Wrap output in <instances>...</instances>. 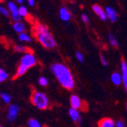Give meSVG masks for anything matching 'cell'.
Here are the masks:
<instances>
[{
  "mask_svg": "<svg viewBox=\"0 0 127 127\" xmlns=\"http://www.w3.org/2000/svg\"><path fill=\"white\" fill-rule=\"evenodd\" d=\"M8 78V72L2 69H0V83L5 82Z\"/></svg>",
  "mask_w": 127,
  "mask_h": 127,
  "instance_id": "603a6c76",
  "label": "cell"
},
{
  "mask_svg": "<svg viewBox=\"0 0 127 127\" xmlns=\"http://www.w3.org/2000/svg\"><path fill=\"white\" fill-rule=\"evenodd\" d=\"M76 59L79 62H84V56L83 55L77 51L76 53Z\"/></svg>",
  "mask_w": 127,
  "mask_h": 127,
  "instance_id": "4316f807",
  "label": "cell"
},
{
  "mask_svg": "<svg viewBox=\"0 0 127 127\" xmlns=\"http://www.w3.org/2000/svg\"><path fill=\"white\" fill-rule=\"evenodd\" d=\"M18 8L17 4H16L14 2H8V9L10 11V14H15V13H18Z\"/></svg>",
  "mask_w": 127,
  "mask_h": 127,
  "instance_id": "2e32d148",
  "label": "cell"
},
{
  "mask_svg": "<svg viewBox=\"0 0 127 127\" xmlns=\"http://www.w3.org/2000/svg\"><path fill=\"white\" fill-rule=\"evenodd\" d=\"M18 38H19V40H20L21 41H22V42H31V41H32L31 37H30L26 32L19 34Z\"/></svg>",
  "mask_w": 127,
  "mask_h": 127,
  "instance_id": "44dd1931",
  "label": "cell"
},
{
  "mask_svg": "<svg viewBox=\"0 0 127 127\" xmlns=\"http://www.w3.org/2000/svg\"><path fill=\"white\" fill-rule=\"evenodd\" d=\"M105 12H106V14H107V18L111 21V22H116L117 21V18H118V14L116 11V10L113 8H111L110 6L107 7L106 9H105Z\"/></svg>",
  "mask_w": 127,
  "mask_h": 127,
  "instance_id": "ba28073f",
  "label": "cell"
},
{
  "mask_svg": "<svg viewBox=\"0 0 127 127\" xmlns=\"http://www.w3.org/2000/svg\"><path fill=\"white\" fill-rule=\"evenodd\" d=\"M36 59L35 56L30 52L25 53L20 60V63L15 74V78L22 76L27 72L29 69L33 67L34 66H36Z\"/></svg>",
  "mask_w": 127,
  "mask_h": 127,
  "instance_id": "7a4b0ae2",
  "label": "cell"
},
{
  "mask_svg": "<svg viewBox=\"0 0 127 127\" xmlns=\"http://www.w3.org/2000/svg\"><path fill=\"white\" fill-rule=\"evenodd\" d=\"M59 16L63 21H68L71 18V14L67 8L62 7L59 10Z\"/></svg>",
  "mask_w": 127,
  "mask_h": 127,
  "instance_id": "30bf717a",
  "label": "cell"
},
{
  "mask_svg": "<svg viewBox=\"0 0 127 127\" xmlns=\"http://www.w3.org/2000/svg\"><path fill=\"white\" fill-rule=\"evenodd\" d=\"M0 98H1L2 101L6 104H10L11 101V96L6 92H2L1 94H0Z\"/></svg>",
  "mask_w": 127,
  "mask_h": 127,
  "instance_id": "ac0fdd59",
  "label": "cell"
},
{
  "mask_svg": "<svg viewBox=\"0 0 127 127\" xmlns=\"http://www.w3.org/2000/svg\"><path fill=\"white\" fill-rule=\"evenodd\" d=\"M48 83H49V81H48V79L45 78V77H40L39 78V85L42 86V87H45L46 85H48Z\"/></svg>",
  "mask_w": 127,
  "mask_h": 127,
  "instance_id": "d4e9b609",
  "label": "cell"
},
{
  "mask_svg": "<svg viewBox=\"0 0 127 127\" xmlns=\"http://www.w3.org/2000/svg\"><path fill=\"white\" fill-rule=\"evenodd\" d=\"M108 40H109V42L111 46H113L114 47L118 46V41L116 39V37H114V35H113L112 34H110L108 35Z\"/></svg>",
  "mask_w": 127,
  "mask_h": 127,
  "instance_id": "7402d4cb",
  "label": "cell"
},
{
  "mask_svg": "<svg viewBox=\"0 0 127 127\" xmlns=\"http://www.w3.org/2000/svg\"><path fill=\"white\" fill-rule=\"evenodd\" d=\"M121 76L123 86L127 94V63L125 61H122L121 62Z\"/></svg>",
  "mask_w": 127,
  "mask_h": 127,
  "instance_id": "52a82bcc",
  "label": "cell"
},
{
  "mask_svg": "<svg viewBox=\"0 0 127 127\" xmlns=\"http://www.w3.org/2000/svg\"><path fill=\"white\" fill-rule=\"evenodd\" d=\"M0 13H1L2 15H4V16H5V17H8L9 15L11 14L10 11L8 9V8H5V7L2 6V5H0Z\"/></svg>",
  "mask_w": 127,
  "mask_h": 127,
  "instance_id": "cb8c5ba5",
  "label": "cell"
},
{
  "mask_svg": "<svg viewBox=\"0 0 127 127\" xmlns=\"http://www.w3.org/2000/svg\"><path fill=\"white\" fill-rule=\"evenodd\" d=\"M92 10H93V11H94L95 14L98 15L99 18H100V19H101V21H106V20L107 19V14H106L105 11H104V10L102 9V8H101L99 5H98V4H95V5H93V6H92Z\"/></svg>",
  "mask_w": 127,
  "mask_h": 127,
  "instance_id": "9c48e42d",
  "label": "cell"
},
{
  "mask_svg": "<svg viewBox=\"0 0 127 127\" xmlns=\"http://www.w3.org/2000/svg\"><path fill=\"white\" fill-rule=\"evenodd\" d=\"M116 127H126V126L123 120H119L116 123Z\"/></svg>",
  "mask_w": 127,
  "mask_h": 127,
  "instance_id": "f546056e",
  "label": "cell"
},
{
  "mask_svg": "<svg viewBox=\"0 0 127 127\" xmlns=\"http://www.w3.org/2000/svg\"><path fill=\"white\" fill-rule=\"evenodd\" d=\"M70 101L71 107H73V108L79 110L82 107V101L77 96V95H75V94L72 95V96L70 97Z\"/></svg>",
  "mask_w": 127,
  "mask_h": 127,
  "instance_id": "7c38bea8",
  "label": "cell"
},
{
  "mask_svg": "<svg viewBox=\"0 0 127 127\" xmlns=\"http://www.w3.org/2000/svg\"><path fill=\"white\" fill-rule=\"evenodd\" d=\"M12 27L16 33H18L19 34L22 33H25L26 30V25L24 22L22 21H18V22H14L12 24Z\"/></svg>",
  "mask_w": 127,
  "mask_h": 127,
  "instance_id": "8fae6325",
  "label": "cell"
},
{
  "mask_svg": "<svg viewBox=\"0 0 127 127\" xmlns=\"http://www.w3.org/2000/svg\"><path fill=\"white\" fill-rule=\"evenodd\" d=\"M11 18L14 21V22H18V21H21V16L19 14V13H15V14H11Z\"/></svg>",
  "mask_w": 127,
  "mask_h": 127,
  "instance_id": "484cf974",
  "label": "cell"
},
{
  "mask_svg": "<svg viewBox=\"0 0 127 127\" xmlns=\"http://www.w3.org/2000/svg\"><path fill=\"white\" fill-rule=\"evenodd\" d=\"M111 82L115 85H120L122 82V76L118 72H114L110 76Z\"/></svg>",
  "mask_w": 127,
  "mask_h": 127,
  "instance_id": "9a60e30c",
  "label": "cell"
},
{
  "mask_svg": "<svg viewBox=\"0 0 127 127\" xmlns=\"http://www.w3.org/2000/svg\"><path fill=\"white\" fill-rule=\"evenodd\" d=\"M35 0H28L27 1V4L30 6V7H33L35 5Z\"/></svg>",
  "mask_w": 127,
  "mask_h": 127,
  "instance_id": "4dcf8cb0",
  "label": "cell"
},
{
  "mask_svg": "<svg viewBox=\"0 0 127 127\" xmlns=\"http://www.w3.org/2000/svg\"><path fill=\"white\" fill-rule=\"evenodd\" d=\"M28 127H43L41 123L36 119H30L27 122Z\"/></svg>",
  "mask_w": 127,
  "mask_h": 127,
  "instance_id": "d6986e66",
  "label": "cell"
},
{
  "mask_svg": "<svg viewBox=\"0 0 127 127\" xmlns=\"http://www.w3.org/2000/svg\"><path fill=\"white\" fill-rule=\"evenodd\" d=\"M81 19L84 23H88L89 22V17H88V15L86 14H83L81 15Z\"/></svg>",
  "mask_w": 127,
  "mask_h": 127,
  "instance_id": "f1b7e54d",
  "label": "cell"
},
{
  "mask_svg": "<svg viewBox=\"0 0 127 127\" xmlns=\"http://www.w3.org/2000/svg\"><path fill=\"white\" fill-rule=\"evenodd\" d=\"M99 127H116L115 122L110 118H104L98 123Z\"/></svg>",
  "mask_w": 127,
  "mask_h": 127,
  "instance_id": "4fadbf2b",
  "label": "cell"
},
{
  "mask_svg": "<svg viewBox=\"0 0 127 127\" xmlns=\"http://www.w3.org/2000/svg\"><path fill=\"white\" fill-rule=\"evenodd\" d=\"M51 71L56 77L58 82L66 89L71 90L74 88V80L70 70L62 63H54L51 66Z\"/></svg>",
  "mask_w": 127,
  "mask_h": 127,
  "instance_id": "6da1fadb",
  "label": "cell"
},
{
  "mask_svg": "<svg viewBox=\"0 0 127 127\" xmlns=\"http://www.w3.org/2000/svg\"><path fill=\"white\" fill-rule=\"evenodd\" d=\"M100 59H101V64L104 66H107V64H108V62H107V60L106 59V57L104 56V55H101L100 56Z\"/></svg>",
  "mask_w": 127,
  "mask_h": 127,
  "instance_id": "83f0119b",
  "label": "cell"
},
{
  "mask_svg": "<svg viewBox=\"0 0 127 127\" xmlns=\"http://www.w3.org/2000/svg\"><path fill=\"white\" fill-rule=\"evenodd\" d=\"M20 111V107L17 104H10L8 109V114L7 119L8 121L10 123H13L16 119H17L18 114Z\"/></svg>",
  "mask_w": 127,
  "mask_h": 127,
  "instance_id": "5b68a950",
  "label": "cell"
},
{
  "mask_svg": "<svg viewBox=\"0 0 127 127\" xmlns=\"http://www.w3.org/2000/svg\"><path fill=\"white\" fill-rule=\"evenodd\" d=\"M68 114L69 116L70 117V119L74 122L78 123L79 125H80L82 123V118L80 116V114H79V110L77 109L70 107L68 110Z\"/></svg>",
  "mask_w": 127,
  "mask_h": 127,
  "instance_id": "8992f818",
  "label": "cell"
},
{
  "mask_svg": "<svg viewBox=\"0 0 127 127\" xmlns=\"http://www.w3.org/2000/svg\"><path fill=\"white\" fill-rule=\"evenodd\" d=\"M0 127H2V126H0Z\"/></svg>",
  "mask_w": 127,
  "mask_h": 127,
  "instance_id": "836d02e7",
  "label": "cell"
},
{
  "mask_svg": "<svg viewBox=\"0 0 127 127\" xmlns=\"http://www.w3.org/2000/svg\"><path fill=\"white\" fill-rule=\"evenodd\" d=\"M49 30V27H48L45 24H42V23H39L37 24H36L35 27H34V33L35 34H40V33H45V32H48Z\"/></svg>",
  "mask_w": 127,
  "mask_h": 127,
  "instance_id": "5bb4252c",
  "label": "cell"
},
{
  "mask_svg": "<svg viewBox=\"0 0 127 127\" xmlns=\"http://www.w3.org/2000/svg\"><path fill=\"white\" fill-rule=\"evenodd\" d=\"M126 111H127V104H126Z\"/></svg>",
  "mask_w": 127,
  "mask_h": 127,
  "instance_id": "d6a6232c",
  "label": "cell"
},
{
  "mask_svg": "<svg viewBox=\"0 0 127 127\" xmlns=\"http://www.w3.org/2000/svg\"><path fill=\"white\" fill-rule=\"evenodd\" d=\"M31 101L39 110H45L49 105V98L45 94L41 91H35L32 94Z\"/></svg>",
  "mask_w": 127,
  "mask_h": 127,
  "instance_id": "3957f363",
  "label": "cell"
},
{
  "mask_svg": "<svg viewBox=\"0 0 127 127\" xmlns=\"http://www.w3.org/2000/svg\"><path fill=\"white\" fill-rule=\"evenodd\" d=\"M16 2H17L18 4L22 5L24 3V1H23V0H17V1H16Z\"/></svg>",
  "mask_w": 127,
  "mask_h": 127,
  "instance_id": "1f68e13d",
  "label": "cell"
},
{
  "mask_svg": "<svg viewBox=\"0 0 127 127\" xmlns=\"http://www.w3.org/2000/svg\"><path fill=\"white\" fill-rule=\"evenodd\" d=\"M37 40L45 47V48L48 50H52L56 46L57 43L52 35V34L48 31V32L45 33H40V34H35Z\"/></svg>",
  "mask_w": 127,
  "mask_h": 127,
  "instance_id": "277c9868",
  "label": "cell"
},
{
  "mask_svg": "<svg viewBox=\"0 0 127 127\" xmlns=\"http://www.w3.org/2000/svg\"><path fill=\"white\" fill-rule=\"evenodd\" d=\"M14 51L15 52H18V53H29V49L27 48V46H24V45H15L14 47Z\"/></svg>",
  "mask_w": 127,
  "mask_h": 127,
  "instance_id": "e0dca14e",
  "label": "cell"
},
{
  "mask_svg": "<svg viewBox=\"0 0 127 127\" xmlns=\"http://www.w3.org/2000/svg\"><path fill=\"white\" fill-rule=\"evenodd\" d=\"M18 13L21 16V18L22 17L25 18V17L28 16V10H27V7L24 6V5L19 6V8H18Z\"/></svg>",
  "mask_w": 127,
  "mask_h": 127,
  "instance_id": "ffe728a7",
  "label": "cell"
}]
</instances>
